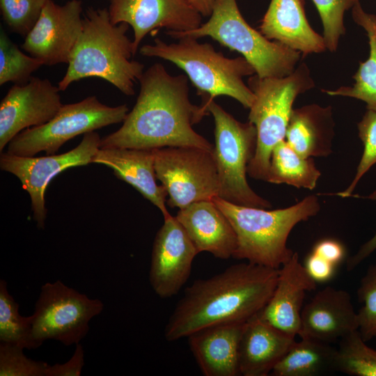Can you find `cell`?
Returning <instances> with one entry per match:
<instances>
[{
  "label": "cell",
  "mask_w": 376,
  "mask_h": 376,
  "mask_svg": "<svg viewBox=\"0 0 376 376\" xmlns=\"http://www.w3.org/2000/svg\"><path fill=\"white\" fill-rule=\"evenodd\" d=\"M353 20L366 32L370 47L369 56L361 62L354 75L351 86L336 90H322L331 96L355 98L364 102L367 109L376 111V15L366 12L358 0L352 8Z\"/></svg>",
  "instance_id": "cell-25"
},
{
  "label": "cell",
  "mask_w": 376,
  "mask_h": 376,
  "mask_svg": "<svg viewBox=\"0 0 376 376\" xmlns=\"http://www.w3.org/2000/svg\"><path fill=\"white\" fill-rule=\"evenodd\" d=\"M336 348L322 341L301 337L275 365L274 376H314L334 368Z\"/></svg>",
  "instance_id": "cell-26"
},
{
  "label": "cell",
  "mask_w": 376,
  "mask_h": 376,
  "mask_svg": "<svg viewBox=\"0 0 376 376\" xmlns=\"http://www.w3.org/2000/svg\"><path fill=\"white\" fill-rule=\"evenodd\" d=\"M103 308L100 299H90L59 280L45 283L31 315L35 348L49 339L66 346L79 343L88 332L90 320Z\"/></svg>",
  "instance_id": "cell-10"
},
{
  "label": "cell",
  "mask_w": 376,
  "mask_h": 376,
  "mask_svg": "<svg viewBox=\"0 0 376 376\" xmlns=\"http://www.w3.org/2000/svg\"><path fill=\"white\" fill-rule=\"evenodd\" d=\"M164 219L152 245L149 281L159 297L169 298L187 281L199 253L175 217Z\"/></svg>",
  "instance_id": "cell-16"
},
{
  "label": "cell",
  "mask_w": 376,
  "mask_h": 376,
  "mask_svg": "<svg viewBox=\"0 0 376 376\" xmlns=\"http://www.w3.org/2000/svg\"><path fill=\"white\" fill-rule=\"evenodd\" d=\"M367 198L376 200V190L366 197ZM376 250V233L366 243L361 246L358 251L347 260V269L348 271L354 269L362 261L367 258Z\"/></svg>",
  "instance_id": "cell-39"
},
{
  "label": "cell",
  "mask_w": 376,
  "mask_h": 376,
  "mask_svg": "<svg viewBox=\"0 0 376 376\" xmlns=\"http://www.w3.org/2000/svg\"><path fill=\"white\" fill-rule=\"evenodd\" d=\"M0 341L35 349L31 337V316L24 317L19 313V305L10 295L7 283L0 281Z\"/></svg>",
  "instance_id": "cell-29"
},
{
  "label": "cell",
  "mask_w": 376,
  "mask_h": 376,
  "mask_svg": "<svg viewBox=\"0 0 376 376\" xmlns=\"http://www.w3.org/2000/svg\"><path fill=\"white\" fill-rule=\"evenodd\" d=\"M295 340L256 315L244 324L240 339V375H268Z\"/></svg>",
  "instance_id": "cell-22"
},
{
  "label": "cell",
  "mask_w": 376,
  "mask_h": 376,
  "mask_svg": "<svg viewBox=\"0 0 376 376\" xmlns=\"http://www.w3.org/2000/svg\"><path fill=\"white\" fill-rule=\"evenodd\" d=\"M312 252L324 258L334 265H338L344 258L345 249L338 241L326 239L318 242Z\"/></svg>",
  "instance_id": "cell-38"
},
{
  "label": "cell",
  "mask_w": 376,
  "mask_h": 376,
  "mask_svg": "<svg viewBox=\"0 0 376 376\" xmlns=\"http://www.w3.org/2000/svg\"><path fill=\"white\" fill-rule=\"evenodd\" d=\"M201 104L214 118L213 156L219 179L218 196L236 205L271 208V203L258 195L246 180L247 167L256 148L255 125L249 121H238L214 100Z\"/></svg>",
  "instance_id": "cell-8"
},
{
  "label": "cell",
  "mask_w": 376,
  "mask_h": 376,
  "mask_svg": "<svg viewBox=\"0 0 376 376\" xmlns=\"http://www.w3.org/2000/svg\"><path fill=\"white\" fill-rule=\"evenodd\" d=\"M357 126L363 152L352 182L345 190L336 194L343 198L352 196L359 180L376 164V111L367 109Z\"/></svg>",
  "instance_id": "cell-33"
},
{
  "label": "cell",
  "mask_w": 376,
  "mask_h": 376,
  "mask_svg": "<svg viewBox=\"0 0 376 376\" xmlns=\"http://www.w3.org/2000/svg\"><path fill=\"white\" fill-rule=\"evenodd\" d=\"M112 24L131 26L135 55L145 36L164 28L169 31H187L201 24V15L187 0H107Z\"/></svg>",
  "instance_id": "cell-15"
},
{
  "label": "cell",
  "mask_w": 376,
  "mask_h": 376,
  "mask_svg": "<svg viewBox=\"0 0 376 376\" xmlns=\"http://www.w3.org/2000/svg\"><path fill=\"white\" fill-rule=\"evenodd\" d=\"M48 0H0L3 21L14 33L26 36L38 20Z\"/></svg>",
  "instance_id": "cell-32"
},
{
  "label": "cell",
  "mask_w": 376,
  "mask_h": 376,
  "mask_svg": "<svg viewBox=\"0 0 376 376\" xmlns=\"http://www.w3.org/2000/svg\"><path fill=\"white\" fill-rule=\"evenodd\" d=\"M84 26L72 52L67 71L58 82L61 91L80 79L98 77L126 95L135 93L134 85L142 76L143 63L132 60V41L127 36L129 25L111 23L108 9L89 7Z\"/></svg>",
  "instance_id": "cell-3"
},
{
  "label": "cell",
  "mask_w": 376,
  "mask_h": 376,
  "mask_svg": "<svg viewBox=\"0 0 376 376\" xmlns=\"http://www.w3.org/2000/svg\"><path fill=\"white\" fill-rule=\"evenodd\" d=\"M43 65L40 60L24 54L1 28V86L8 82L19 85L24 84L31 79L32 73Z\"/></svg>",
  "instance_id": "cell-30"
},
{
  "label": "cell",
  "mask_w": 376,
  "mask_h": 376,
  "mask_svg": "<svg viewBox=\"0 0 376 376\" xmlns=\"http://www.w3.org/2000/svg\"><path fill=\"white\" fill-rule=\"evenodd\" d=\"M212 201L235 230L237 248L233 258L277 269L294 253L287 246L293 228L315 216L320 209L315 195L292 206L272 210L236 205L219 196Z\"/></svg>",
  "instance_id": "cell-4"
},
{
  "label": "cell",
  "mask_w": 376,
  "mask_h": 376,
  "mask_svg": "<svg viewBox=\"0 0 376 376\" xmlns=\"http://www.w3.org/2000/svg\"><path fill=\"white\" fill-rule=\"evenodd\" d=\"M247 84L255 96L249 121L257 132L256 151L247 173L253 179L267 182L272 150L285 138L293 103L299 95L315 84L304 63L286 77L261 78L255 74L249 77Z\"/></svg>",
  "instance_id": "cell-7"
},
{
  "label": "cell",
  "mask_w": 376,
  "mask_h": 376,
  "mask_svg": "<svg viewBox=\"0 0 376 376\" xmlns=\"http://www.w3.org/2000/svg\"><path fill=\"white\" fill-rule=\"evenodd\" d=\"M166 33L178 39L210 37L221 45L236 51L248 61L261 78L283 77L297 68L301 54L272 41L252 28L242 17L236 0H216L210 19L199 27L187 31Z\"/></svg>",
  "instance_id": "cell-6"
},
{
  "label": "cell",
  "mask_w": 376,
  "mask_h": 376,
  "mask_svg": "<svg viewBox=\"0 0 376 376\" xmlns=\"http://www.w3.org/2000/svg\"><path fill=\"white\" fill-rule=\"evenodd\" d=\"M279 269L249 262L229 266L187 287L164 328L168 341L187 338L203 328L244 324L266 305L275 288Z\"/></svg>",
  "instance_id": "cell-2"
},
{
  "label": "cell",
  "mask_w": 376,
  "mask_h": 376,
  "mask_svg": "<svg viewBox=\"0 0 376 376\" xmlns=\"http://www.w3.org/2000/svg\"><path fill=\"white\" fill-rule=\"evenodd\" d=\"M24 348L12 344L0 345V376H45L49 364L26 357Z\"/></svg>",
  "instance_id": "cell-35"
},
{
  "label": "cell",
  "mask_w": 376,
  "mask_h": 376,
  "mask_svg": "<svg viewBox=\"0 0 376 376\" xmlns=\"http://www.w3.org/2000/svg\"><path fill=\"white\" fill-rule=\"evenodd\" d=\"M128 112L126 104L109 107L94 95L63 104L49 122L16 135L8 143L6 152L24 157L42 151L54 155L64 143L78 135L123 122Z\"/></svg>",
  "instance_id": "cell-9"
},
{
  "label": "cell",
  "mask_w": 376,
  "mask_h": 376,
  "mask_svg": "<svg viewBox=\"0 0 376 376\" xmlns=\"http://www.w3.org/2000/svg\"><path fill=\"white\" fill-rule=\"evenodd\" d=\"M92 163L111 169L117 178L130 185L155 205L164 218L171 215L166 206L167 192L156 182L153 149L99 148Z\"/></svg>",
  "instance_id": "cell-21"
},
{
  "label": "cell",
  "mask_w": 376,
  "mask_h": 376,
  "mask_svg": "<svg viewBox=\"0 0 376 376\" xmlns=\"http://www.w3.org/2000/svg\"><path fill=\"white\" fill-rule=\"evenodd\" d=\"M60 89L47 79L32 77L14 84L0 104V152L23 130L40 126L62 107Z\"/></svg>",
  "instance_id": "cell-14"
},
{
  "label": "cell",
  "mask_w": 376,
  "mask_h": 376,
  "mask_svg": "<svg viewBox=\"0 0 376 376\" xmlns=\"http://www.w3.org/2000/svg\"><path fill=\"white\" fill-rule=\"evenodd\" d=\"M334 368L354 376H376V350L366 344L359 330L339 340Z\"/></svg>",
  "instance_id": "cell-28"
},
{
  "label": "cell",
  "mask_w": 376,
  "mask_h": 376,
  "mask_svg": "<svg viewBox=\"0 0 376 376\" xmlns=\"http://www.w3.org/2000/svg\"><path fill=\"white\" fill-rule=\"evenodd\" d=\"M359 301L363 304L357 312L359 331L366 341L376 336V265L368 267L358 289Z\"/></svg>",
  "instance_id": "cell-34"
},
{
  "label": "cell",
  "mask_w": 376,
  "mask_h": 376,
  "mask_svg": "<svg viewBox=\"0 0 376 376\" xmlns=\"http://www.w3.org/2000/svg\"><path fill=\"white\" fill-rule=\"evenodd\" d=\"M244 324L212 325L187 337L190 350L203 375H240L238 349Z\"/></svg>",
  "instance_id": "cell-23"
},
{
  "label": "cell",
  "mask_w": 376,
  "mask_h": 376,
  "mask_svg": "<svg viewBox=\"0 0 376 376\" xmlns=\"http://www.w3.org/2000/svg\"><path fill=\"white\" fill-rule=\"evenodd\" d=\"M198 253L208 252L220 259L233 258L237 248L235 230L212 201L194 202L175 216Z\"/></svg>",
  "instance_id": "cell-19"
},
{
  "label": "cell",
  "mask_w": 376,
  "mask_h": 376,
  "mask_svg": "<svg viewBox=\"0 0 376 376\" xmlns=\"http://www.w3.org/2000/svg\"><path fill=\"white\" fill-rule=\"evenodd\" d=\"M358 329L351 295L345 290L327 286L303 306L298 336L331 343Z\"/></svg>",
  "instance_id": "cell-17"
},
{
  "label": "cell",
  "mask_w": 376,
  "mask_h": 376,
  "mask_svg": "<svg viewBox=\"0 0 376 376\" xmlns=\"http://www.w3.org/2000/svg\"><path fill=\"white\" fill-rule=\"evenodd\" d=\"M187 75H170L154 63L139 79L140 91L122 126L101 139L100 148L152 150L164 147H196L213 151L214 146L193 125L209 114L191 103Z\"/></svg>",
  "instance_id": "cell-1"
},
{
  "label": "cell",
  "mask_w": 376,
  "mask_h": 376,
  "mask_svg": "<svg viewBox=\"0 0 376 376\" xmlns=\"http://www.w3.org/2000/svg\"><path fill=\"white\" fill-rule=\"evenodd\" d=\"M177 42L166 43L157 38L153 44L143 45L141 55L170 61L182 69L202 97V104L217 96L226 95L249 109L254 94L243 78L256 74L253 66L243 56L227 58L211 44L184 36Z\"/></svg>",
  "instance_id": "cell-5"
},
{
  "label": "cell",
  "mask_w": 376,
  "mask_h": 376,
  "mask_svg": "<svg viewBox=\"0 0 376 376\" xmlns=\"http://www.w3.org/2000/svg\"><path fill=\"white\" fill-rule=\"evenodd\" d=\"M101 138L96 132L84 134L79 144L60 155L24 157L1 152L0 169L15 175L31 198L33 218L39 229H43L47 217L45 193L50 181L67 169L85 166L100 148Z\"/></svg>",
  "instance_id": "cell-12"
},
{
  "label": "cell",
  "mask_w": 376,
  "mask_h": 376,
  "mask_svg": "<svg viewBox=\"0 0 376 376\" xmlns=\"http://www.w3.org/2000/svg\"><path fill=\"white\" fill-rule=\"evenodd\" d=\"M320 15L327 49L336 51L342 36L345 33L344 15L358 0H312Z\"/></svg>",
  "instance_id": "cell-31"
},
{
  "label": "cell",
  "mask_w": 376,
  "mask_h": 376,
  "mask_svg": "<svg viewBox=\"0 0 376 376\" xmlns=\"http://www.w3.org/2000/svg\"><path fill=\"white\" fill-rule=\"evenodd\" d=\"M267 39L279 42L306 56L324 52L322 36L309 24L304 0H271L259 26Z\"/></svg>",
  "instance_id": "cell-20"
},
{
  "label": "cell",
  "mask_w": 376,
  "mask_h": 376,
  "mask_svg": "<svg viewBox=\"0 0 376 376\" xmlns=\"http://www.w3.org/2000/svg\"><path fill=\"white\" fill-rule=\"evenodd\" d=\"M153 150L157 179L167 192L169 206L180 210L218 196L213 151L196 147H164Z\"/></svg>",
  "instance_id": "cell-11"
},
{
  "label": "cell",
  "mask_w": 376,
  "mask_h": 376,
  "mask_svg": "<svg viewBox=\"0 0 376 376\" xmlns=\"http://www.w3.org/2000/svg\"><path fill=\"white\" fill-rule=\"evenodd\" d=\"M82 3L70 0L63 6L48 0L22 48L44 65L68 63L84 26Z\"/></svg>",
  "instance_id": "cell-13"
},
{
  "label": "cell",
  "mask_w": 376,
  "mask_h": 376,
  "mask_svg": "<svg viewBox=\"0 0 376 376\" xmlns=\"http://www.w3.org/2000/svg\"><path fill=\"white\" fill-rule=\"evenodd\" d=\"M321 175L312 157L298 154L284 139L272 150L267 182L313 189Z\"/></svg>",
  "instance_id": "cell-27"
},
{
  "label": "cell",
  "mask_w": 376,
  "mask_h": 376,
  "mask_svg": "<svg viewBox=\"0 0 376 376\" xmlns=\"http://www.w3.org/2000/svg\"><path fill=\"white\" fill-rule=\"evenodd\" d=\"M304 267L310 276L318 283L331 279L334 276L336 265L311 252L306 259Z\"/></svg>",
  "instance_id": "cell-37"
},
{
  "label": "cell",
  "mask_w": 376,
  "mask_h": 376,
  "mask_svg": "<svg viewBox=\"0 0 376 376\" xmlns=\"http://www.w3.org/2000/svg\"><path fill=\"white\" fill-rule=\"evenodd\" d=\"M334 135L331 107L312 104L292 109L285 140L304 157H325L331 152Z\"/></svg>",
  "instance_id": "cell-24"
},
{
  "label": "cell",
  "mask_w": 376,
  "mask_h": 376,
  "mask_svg": "<svg viewBox=\"0 0 376 376\" xmlns=\"http://www.w3.org/2000/svg\"><path fill=\"white\" fill-rule=\"evenodd\" d=\"M317 282L310 276L294 252L279 269L277 282L269 301L258 315L279 330L296 337L306 292L315 290Z\"/></svg>",
  "instance_id": "cell-18"
},
{
  "label": "cell",
  "mask_w": 376,
  "mask_h": 376,
  "mask_svg": "<svg viewBox=\"0 0 376 376\" xmlns=\"http://www.w3.org/2000/svg\"><path fill=\"white\" fill-rule=\"evenodd\" d=\"M188 3L202 16L211 15L216 0H187Z\"/></svg>",
  "instance_id": "cell-40"
},
{
  "label": "cell",
  "mask_w": 376,
  "mask_h": 376,
  "mask_svg": "<svg viewBox=\"0 0 376 376\" xmlns=\"http://www.w3.org/2000/svg\"><path fill=\"white\" fill-rule=\"evenodd\" d=\"M84 364V349L81 344L77 343L70 359L63 364L49 365L45 376H79Z\"/></svg>",
  "instance_id": "cell-36"
}]
</instances>
